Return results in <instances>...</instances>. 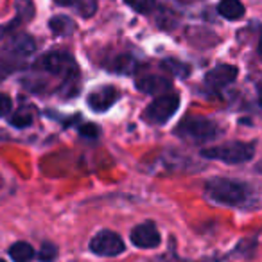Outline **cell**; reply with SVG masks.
Here are the masks:
<instances>
[{
	"label": "cell",
	"mask_w": 262,
	"mask_h": 262,
	"mask_svg": "<svg viewBox=\"0 0 262 262\" xmlns=\"http://www.w3.org/2000/svg\"><path fill=\"white\" fill-rule=\"evenodd\" d=\"M180 108V95L167 92V94H162L160 97H157L144 112V120L149 124H157L162 126L165 124Z\"/></svg>",
	"instance_id": "277c9868"
},
{
	"label": "cell",
	"mask_w": 262,
	"mask_h": 262,
	"mask_svg": "<svg viewBox=\"0 0 262 262\" xmlns=\"http://www.w3.org/2000/svg\"><path fill=\"white\" fill-rule=\"evenodd\" d=\"M9 257L15 262H29L34 257V250L29 243L20 241V243H15L9 248Z\"/></svg>",
	"instance_id": "9a60e30c"
},
{
	"label": "cell",
	"mask_w": 262,
	"mask_h": 262,
	"mask_svg": "<svg viewBox=\"0 0 262 262\" xmlns=\"http://www.w3.org/2000/svg\"><path fill=\"white\" fill-rule=\"evenodd\" d=\"M54 2H56V4H59V6H69L72 0H54Z\"/></svg>",
	"instance_id": "d4e9b609"
},
{
	"label": "cell",
	"mask_w": 262,
	"mask_h": 262,
	"mask_svg": "<svg viewBox=\"0 0 262 262\" xmlns=\"http://www.w3.org/2000/svg\"><path fill=\"white\" fill-rule=\"evenodd\" d=\"M36 51V41L26 33H18L13 38H9L4 45L6 54H11L13 58H27Z\"/></svg>",
	"instance_id": "8fae6325"
},
{
	"label": "cell",
	"mask_w": 262,
	"mask_h": 262,
	"mask_svg": "<svg viewBox=\"0 0 262 262\" xmlns=\"http://www.w3.org/2000/svg\"><path fill=\"white\" fill-rule=\"evenodd\" d=\"M0 262H6V260H2V258H0Z\"/></svg>",
	"instance_id": "4316f807"
},
{
	"label": "cell",
	"mask_w": 262,
	"mask_h": 262,
	"mask_svg": "<svg viewBox=\"0 0 262 262\" xmlns=\"http://www.w3.org/2000/svg\"><path fill=\"white\" fill-rule=\"evenodd\" d=\"M9 122H11V126H15V127H27L31 122H33V115H31V112H27L26 108H22V110H18V112L13 113Z\"/></svg>",
	"instance_id": "d6986e66"
},
{
	"label": "cell",
	"mask_w": 262,
	"mask_h": 262,
	"mask_svg": "<svg viewBox=\"0 0 262 262\" xmlns=\"http://www.w3.org/2000/svg\"><path fill=\"white\" fill-rule=\"evenodd\" d=\"M49 27H51V31L56 36H69V34H72L74 29H76V24H74L69 16L58 15V16H54V18H51Z\"/></svg>",
	"instance_id": "5bb4252c"
},
{
	"label": "cell",
	"mask_w": 262,
	"mask_h": 262,
	"mask_svg": "<svg viewBox=\"0 0 262 262\" xmlns=\"http://www.w3.org/2000/svg\"><path fill=\"white\" fill-rule=\"evenodd\" d=\"M160 232H158L153 223H142V225L135 226L133 232H131V243L135 244L137 248H142V250L157 248L160 244Z\"/></svg>",
	"instance_id": "52a82bcc"
},
{
	"label": "cell",
	"mask_w": 262,
	"mask_h": 262,
	"mask_svg": "<svg viewBox=\"0 0 262 262\" xmlns=\"http://www.w3.org/2000/svg\"><path fill=\"white\" fill-rule=\"evenodd\" d=\"M217 11L226 20H239L244 16V6L241 0H221L217 6Z\"/></svg>",
	"instance_id": "4fadbf2b"
},
{
	"label": "cell",
	"mask_w": 262,
	"mask_h": 262,
	"mask_svg": "<svg viewBox=\"0 0 262 262\" xmlns=\"http://www.w3.org/2000/svg\"><path fill=\"white\" fill-rule=\"evenodd\" d=\"M33 15H34V8H33V4H31V0H16V18L13 20V22H9L8 26L0 27V38H4L8 33L16 29L20 24L31 20Z\"/></svg>",
	"instance_id": "7c38bea8"
},
{
	"label": "cell",
	"mask_w": 262,
	"mask_h": 262,
	"mask_svg": "<svg viewBox=\"0 0 262 262\" xmlns=\"http://www.w3.org/2000/svg\"><path fill=\"white\" fill-rule=\"evenodd\" d=\"M257 92H258V95H260V101H262V77L257 81Z\"/></svg>",
	"instance_id": "cb8c5ba5"
},
{
	"label": "cell",
	"mask_w": 262,
	"mask_h": 262,
	"mask_svg": "<svg viewBox=\"0 0 262 262\" xmlns=\"http://www.w3.org/2000/svg\"><path fill=\"white\" fill-rule=\"evenodd\" d=\"M135 84L142 94H149V95L167 94L172 86L171 79L162 76V74H146V76H140L137 77Z\"/></svg>",
	"instance_id": "ba28073f"
},
{
	"label": "cell",
	"mask_w": 262,
	"mask_h": 262,
	"mask_svg": "<svg viewBox=\"0 0 262 262\" xmlns=\"http://www.w3.org/2000/svg\"><path fill=\"white\" fill-rule=\"evenodd\" d=\"M79 133L86 139H95V137H99V127L95 124H83L79 127Z\"/></svg>",
	"instance_id": "7402d4cb"
},
{
	"label": "cell",
	"mask_w": 262,
	"mask_h": 262,
	"mask_svg": "<svg viewBox=\"0 0 262 262\" xmlns=\"http://www.w3.org/2000/svg\"><path fill=\"white\" fill-rule=\"evenodd\" d=\"M174 133L180 139L192 144H205L219 137V126L207 117L189 115L176 126Z\"/></svg>",
	"instance_id": "7a4b0ae2"
},
{
	"label": "cell",
	"mask_w": 262,
	"mask_h": 262,
	"mask_svg": "<svg viewBox=\"0 0 262 262\" xmlns=\"http://www.w3.org/2000/svg\"><path fill=\"white\" fill-rule=\"evenodd\" d=\"M133 11L140 13V15H149L155 8H157V0H124Z\"/></svg>",
	"instance_id": "ac0fdd59"
},
{
	"label": "cell",
	"mask_w": 262,
	"mask_h": 262,
	"mask_svg": "<svg viewBox=\"0 0 262 262\" xmlns=\"http://www.w3.org/2000/svg\"><path fill=\"white\" fill-rule=\"evenodd\" d=\"M11 108H13V102H11V99H9V95L0 94V117L8 115V113L11 112Z\"/></svg>",
	"instance_id": "603a6c76"
},
{
	"label": "cell",
	"mask_w": 262,
	"mask_h": 262,
	"mask_svg": "<svg viewBox=\"0 0 262 262\" xmlns=\"http://www.w3.org/2000/svg\"><path fill=\"white\" fill-rule=\"evenodd\" d=\"M119 99V92L115 86H99L88 95L86 102L90 106V110L94 112H106L113 106V102Z\"/></svg>",
	"instance_id": "9c48e42d"
},
{
	"label": "cell",
	"mask_w": 262,
	"mask_h": 262,
	"mask_svg": "<svg viewBox=\"0 0 262 262\" xmlns=\"http://www.w3.org/2000/svg\"><path fill=\"white\" fill-rule=\"evenodd\" d=\"M258 56L262 58V33H260V38H258Z\"/></svg>",
	"instance_id": "484cf974"
},
{
	"label": "cell",
	"mask_w": 262,
	"mask_h": 262,
	"mask_svg": "<svg viewBox=\"0 0 262 262\" xmlns=\"http://www.w3.org/2000/svg\"><path fill=\"white\" fill-rule=\"evenodd\" d=\"M76 9L83 18H90V16H94L95 11H97V2H95V0H79Z\"/></svg>",
	"instance_id": "ffe728a7"
},
{
	"label": "cell",
	"mask_w": 262,
	"mask_h": 262,
	"mask_svg": "<svg viewBox=\"0 0 262 262\" xmlns=\"http://www.w3.org/2000/svg\"><path fill=\"white\" fill-rule=\"evenodd\" d=\"M90 250L99 257H115V255L122 253L126 246H124V241L120 239V235H117L115 232L101 230L92 237Z\"/></svg>",
	"instance_id": "8992f818"
},
{
	"label": "cell",
	"mask_w": 262,
	"mask_h": 262,
	"mask_svg": "<svg viewBox=\"0 0 262 262\" xmlns=\"http://www.w3.org/2000/svg\"><path fill=\"white\" fill-rule=\"evenodd\" d=\"M110 69L120 74H131L137 69V61L131 56H119L113 59V65H110Z\"/></svg>",
	"instance_id": "2e32d148"
},
{
	"label": "cell",
	"mask_w": 262,
	"mask_h": 262,
	"mask_svg": "<svg viewBox=\"0 0 262 262\" xmlns=\"http://www.w3.org/2000/svg\"><path fill=\"white\" fill-rule=\"evenodd\" d=\"M201 157L207 160H217L225 164H244L255 157V144L251 142H226L223 146L207 147L201 151Z\"/></svg>",
	"instance_id": "3957f363"
},
{
	"label": "cell",
	"mask_w": 262,
	"mask_h": 262,
	"mask_svg": "<svg viewBox=\"0 0 262 262\" xmlns=\"http://www.w3.org/2000/svg\"><path fill=\"white\" fill-rule=\"evenodd\" d=\"M237 74H239L237 67L219 65V67H215V69H212L210 72H207L205 83H207V86L214 88V90H219V88H225V86H228L230 83H233V81L237 79Z\"/></svg>",
	"instance_id": "30bf717a"
},
{
	"label": "cell",
	"mask_w": 262,
	"mask_h": 262,
	"mask_svg": "<svg viewBox=\"0 0 262 262\" xmlns=\"http://www.w3.org/2000/svg\"><path fill=\"white\" fill-rule=\"evenodd\" d=\"M205 196L223 207H243L251 200V187L239 180L212 178L205 183Z\"/></svg>",
	"instance_id": "6da1fadb"
},
{
	"label": "cell",
	"mask_w": 262,
	"mask_h": 262,
	"mask_svg": "<svg viewBox=\"0 0 262 262\" xmlns=\"http://www.w3.org/2000/svg\"><path fill=\"white\" fill-rule=\"evenodd\" d=\"M36 69H41L54 76L74 77L77 74V67L74 63L72 56L67 52H49L36 63Z\"/></svg>",
	"instance_id": "5b68a950"
},
{
	"label": "cell",
	"mask_w": 262,
	"mask_h": 262,
	"mask_svg": "<svg viewBox=\"0 0 262 262\" xmlns=\"http://www.w3.org/2000/svg\"><path fill=\"white\" fill-rule=\"evenodd\" d=\"M56 257H58V248L52 243H45L43 246L40 248V251H38V258H40L41 262H52V260H56Z\"/></svg>",
	"instance_id": "44dd1931"
},
{
	"label": "cell",
	"mask_w": 262,
	"mask_h": 262,
	"mask_svg": "<svg viewBox=\"0 0 262 262\" xmlns=\"http://www.w3.org/2000/svg\"><path fill=\"white\" fill-rule=\"evenodd\" d=\"M162 67H164L165 70H169L171 74L180 76V77H187V76H189V72H190L189 65L178 61V59H164V61H162Z\"/></svg>",
	"instance_id": "e0dca14e"
}]
</instances>
